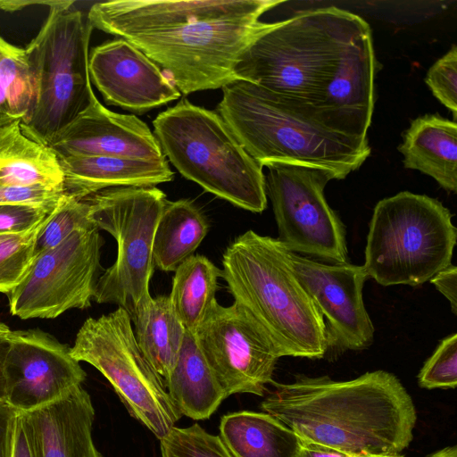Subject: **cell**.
I'll return each instance as SVG.
<instances>
[{
	"label": "cell",
	"instance_id": "cell-1",
	"mask_svg": "<svg viewBox=\"0 0 457 457\" xmlns=\"http://www.w3.org/2000/svg\"><path fill=\"white\" fill-rule=\"evenodd\" d=\"M375 70L370 25L357 14L329 6L261 22L234 73L290 103L370 128Z\"/></svg>",
	"mask_w": 457,
	"mask_h": 457
},
{
	"label": "cell",
	"instance_id": "cell-2",
	"mask_svg": "<svg viewBox=\"0 0 457 457\" xmlns=\"http://www.w3.org/2000/svg\"><path fill=\"white\" fill-rule=\"evenodd\" d=\"M278 0H113L93 4V29L121 37L183 95L222 88Z\"/></svg>",
	"mask_w": 457,
	"mask_h": 457
},
{
	"label": "cell",
	"instance_id": "cell-3",
	"mask_svg": "<svg viewBox=\"0 0 457 457\" xmlns=\"http://www.w3.org/2000/svg\"><path fill=\"white\" fill-rule=\"evenodd\" d=\"M261 409L302 441L357 456H395L413 438L414 403L398 378L375 370L347 381L296 376L274 383Z\"/></svg>",
	"mask_w": 457,
	"mask_h": 457
},
{
	"label": "cell",
	"instance_id": "cell-4",
	"mask_svg": "<svg viewBox=\"0 0 457 457\" xmlns=\"http://www.w3.org/2000/svg\"><path fill=\"white\" fill-rule=\"evenodd\" d=\"M216 112L262 166L267 162L308 165L343 179L370 154L365 125L290 103L246 80L237 79L222 87Z\"/></svg>",
	"mask_w": 457,
	"mask_h": 457
},
{
	"label": "cell",
	"instance_id": "cell-5",
	"mask_svg": "<svg viewBox=\"0 0 457 457\" xmlns=\"http://www.w3.org/2000/svg\"><path fill=\"white\" fill-rule=\"evenodd\" d=\"M285 250L278 238L247 230L225 249L221 277L279 358H324L330 348L325 320L290 269Z\"/></svg>",
	"mask_w": 457,
	"mask_h": 457
},
{
	"label": "cell",
	"instance_id": "cell-6",
	"mask_svg": "<svg viewBox=\"0 0 457 457\" xmlns=\"http://www.w3.org/2000/svg\"><path fill=\"white\" fill-rule=\"evenodd\" d=\"M153 125L162 154L184 178L237 207L256 213L266 209L262 166L216 111L182 99Z\"/></svg>",
	"mask_w": 457,
	"mask_h": 457
},
{
	"label": "cell",
	"instance_id": "cell-7",
	"mask_svg": "<svg viewBox=\"0 0 457 457\" xmlns=\"http://www.w3.org/2000/svg\"><path fill=\"white\" fill-rule=\"evenodd\" d=\"M438 200L409 191L380 200L369 226L364 269L387 287H416L448 267L457 229Z\"/></svg>",
	"mask_w": 457,
	"mask_h": 457
},
{
	"label": "cell",
	"instance_id": "cell-8",
	"mask_svg": "<svg viewBox=\"0 0 457 457\" xmlns=\"http://www.w3.org/2000/svg\"><path fill=\"white\" fill-rule=\"evenodd\" d=\"M73 4L54 0L45 23L24 49L34 75L37 99L21 126L27 136L48 145L95 95L88 71L93 27L80 11L71 10Z\"/></svg>",
	"mask_w": 457,
	"mask_h": 457
},
{
	"label": "cell",
	"instance_id": "cell-9",
	"mask_svg": "<svg viewBox=\"0 0 457 457\" xmlns=\"http://www.w3.org/2000/svg\"><path fill=\"white\" fill-rule=\"evenodd\" d=\"M84 200L89 204L95 225L117 242L116 260L98 278L93 300L117 304L131 319L152 299L149 282L154 270V236L166 195L155 187H120Z\"/></svg>",
	"mask_w": 457,
	"mask_h": 457
},
{
	"label": "cell",
	"instance_id": "cell-10",
	"mask_svg": "<svg viewBox=\"0 0 457 457\" xmlns=\"http://www.w3.org/2000/svg\"><path fill=\"white\" fill-rule=\"evenodd\" d=\"M71 354L100 371L129 415L158 439L181 418L163 378L139 349L130 316L123 308L86 320L76 335Z\"/></svg>",
	"mask_w": 457,
	"mask_h": 457
},
{
	"label": "cell",
	"instance_id": "cell-11",
	"mask_svg": "<svg viewBox=\"0 0 457 457\" xmlns=\"http://www.w3.org/2000/svg\"><path fill=\"white\" fill-rule=\"evenodd\" d=\"M265 192L271 201L278 240L291 252L330 263L347 262L345 228L324 195L334 175L324 169L267 162Z\"/></svg>",
	"mask_w": 457,
	"mask_h": 457
},
{
	"label": "cell",
	"instance_id": "cell-12",
	"mask_svg": "<svg viewBox=\"0 0 457 457\" xmlns=\"http://www.w3.org/2000/svg\"><path fill=\"white\" fill-rule=\"evenodd\" d=\"M99 228L79 229L60 245L35 255L26 275L7 294L10 312L22 320L54 319L91 305L98 279Z\"/></svg>",
	"mask_w": 457,
	"mask_h": 457
},
{
	"label": "cell",
	"instance_id": "cell-13",
	"mask_svg": "<svg viewBox=\"0 0 457 457\" xmlns=\"http://www.w3.org/2000/svg\"><path fill=\"white\" fill-rule=\"evenodd\" d=\"M197 344L227 396H262L279 356L253 318L237 303L214 301L195 334Z\"/></svg>",
	"mask_w": 457,
	"mask_h": 457
},
{
	"label": "cell",
	"instance_id": "cell-14",
	"mask_svg": "<svg viewBox=\"0 0 457 457\" xmlns=\"http://www.w3.org/2000/svg\"><path fill=\"white\" fill-rule=\"evenodd\" d=\"M4 362L5 402L28 413L67 396L87 373L71 347L40 329L12 330Z\"/></svg>",
	"mask_w": 457,
	"mask_h": 457
},
{
	"label": "cell",
	"instance_id": "cell-15",
	"mask_svg": "<svg viewBox=\"0 0 457 457\" xmlns=\"http://www.w3.org/2000/svg\"><path fill=\"white\" fill-rule=\"evenodd\" d=\"M285 255L325 320L329 349L356 351L370 346L374 326L362 298L363 286L369 278L363 265L320 262L287 247Z\"/></svg>",
	"mask_w": 457,
	"mask_h": 457
},
{
	"label": "cell",
	"instance_id": "cell-16",
	"mask_svg": "<svg viewBox=\"0 0 457 457\" xmlns=\"http://www.w3.org/2000/svg\"><path fill=\"white\" fill-rule=\"evenodd\" d=\"M88 71L107 104L130 112L143 113L181 96L158 65L121 37L92 48Z\"/></svg>",
	"mask_w": 457,
	"mask_h": 457
},
{
	"label": "cell",
	"instance_id": "cell-17",
	"mask_svg": "<svg viewBox=\"0 0 457 457\" xmlns=\"http://www.w3.org/2000/svg\"><path fill=\"white\" fill-rule=\"evenodd\" d=\"M49 146L59 159L85 156L166 159L154 134L143 120L133 114L107 109L96 95L88 106L54 136Z\"/></svg>",
	"mask_w": 457,
	"mask_h": 457
},
{
	"label": "cell",
	"instance_id": "cell-18",
	"mask_svg": "<svg viewBox=\"0 0 457 457\" xmlns=\"http://www.w3.org/2000/svg\"><path fill=\"white\" fill-rule=\"evenodd\" d=\"M26 414L34 432L38 457H103L92 436L95 409L89 394L82 386Z\"/></svg>",
	"mask_w": 457,
	"mask_h": 457
},
{
	"label": "cell",
	"instance_id": "cell-19",
	"mask_svg": "<svg viewBox=\"0 0 457 457\" xmlns=\"http://www.w3.org/2000/svg\"><path fill=\"white\" fill-rule=\"evenodd\" d=\"M59 162L63 175V192L78 200L112 187H154L172 180L174 176L166 159L85 156L62 158Z\"/></svg>",
	"mask_w": 457,
	"mask_h": 457
},
{
	"label": "cell",
	"instance_id": "cell-20",
	"mask_svg": "<svg viewBox=\"0 0 457 457\" xmlns=\"http://www.w3.org/2000/svg\"><path fill=\"white\" fill-rule=\"evenodd\" d=\"M457 124L436 114L411 122L398 150L406 169L420 170L449 192L457 191Z\"/></svg>",
	"mask_w": 457,
	"mask_h": 457
},
{
	"label": "cell",
	"instance_id": "cell-21",
	"mask_svg": "<svg viewBox=\"0 0 457 457\" xmlns=\"http://www.w3.org/2000/svg\"><path fill=\"white\" fill-rule=\"evenodd\" d=\"M164 382L180 414L195 420L209 419L228 397L207 363L195 334L187 330L177 361Z\"/></svg>",
	"mask_w": 457,
	"mask_h": 457
},
{
	"label": "cell",
	"instance_id": "cell-22",
	"mask_svg": "<svg viewBox=\"0 0 457 457\" xmlns=\"http://www.w3.org/2000/svg\"><path fill=\"white\" fill-rule=\"evenodd\" d=\"M21 120L0 127V186L63 188L59 159L52 148L27 136Z\"/></svg>",
	"mask_w": 457,
	"mask_h": 457
},
{
	"label": "cell",
	"instance_id": "cell-23",
	"mask_svg": "<svg viewBox=\"0 0 457 457\" xmlns=\"http://www.w3.org/2000/svg\"><path fill=\"white\" fill-rule=\"evenodd\" d=\"M220 436L234 457H295L301 439L266 412L240 411L220 420Z\"/></svg>",
	"mask_w": 457,
	"mask_h": 457
},
{
	"label": "cell",
	"instance_id": "cell-24",
	"mask_svg": "<svg viewBox=\"0 0 457 457\" xmlns=\"http://www.w3.org/2000/svg\"><path fill=\"white\" fill-rule=\"evenodd\" d=\"M208 231L209 222L194 202L167 200L154 236V267L166 272L175 271L194 254Z\"/></svg>",
	"mask_w": 457,
	"mask_h": 457
},
{
	"label": "cell",
	"instance_id": "cell-25",
	"mask_svg": "<svg viewBox=\"0 0 457 457\" xmlns=\"http://www.w3.org/2000/svg\"><path fill=\"white\" fill-rule=\"evenodd\" d=\"M131 321L139 349L164 380L177 361L186 332L171 308L169 297H152L131 318Z\"/></svg>",
	"mask_w": 457,
	"mask_h": 457
},
{
	"label": "cell",
	"instance_id": "cell-26",
	"mask_svg": "<svg viewBox=\"0 0 457 457\" xmlns=\"http://www.w3.org/2000/svg\"><path fill=\"white\" fill-rule=\"evenodd\" d=\"M174 272L171 291L168 295L171 308L184 328L195 334L216 301L221 270L207 257L193 254Z\"/></svg>",
	"mask_w": 457,
	"mask_h": 457
},
{
	"label": "cell",
	"instance_id": "cell-27",
	"mask_svg": "<svg viewBox=\"0 0 457 457\" xmlns=\"http://www.w3.org/2000/svg\"><path fill=\"white\" fill-rule=\"evenodd\" d=\"M36 99V82L25 50L0 36V127L27 120Z\"/></svg>",
	"mask_w": 457,
	"mask_h": 457
},
{
	"label": "cell",
	"instance_id": "cell-28",
	"mask_svg": "<svg viewBox=\"0 0 457 457\" xmlns=\"http://www.w3.org/2000/svg\"><path fill=\"white\" fill-rule=\"evenodd\" d=\"M95 226L87 202L63 194L37 236L35 255L60 245L76 230Z\"/></svg>",
	"mask_w": 457,
	"mask_h": 457
},
{
	"label": "cell",
	"instance_id": "cell-29",
	"mask_svg": "<svg viewBox=\"0 0 457 457\" xmlns=\"http://www.w3.org/2000/svg\"><path fill=\"white\" fill-rule=\"evenodd\" d=\"M160 440L161 457H234L221 437L198 423L173 427Z\"/></svg>",
	"mask_w": 457,
	"mask_h": 457
},
{
	"label": "cell",
	"instance_id": "cell-30",
	"mask_svg": "<svg viewBox=\"0 0 457 457\" xmlns=\"http://www.w3.org/2000/svg\"><path fill=\"white\" fill-rule=\"evenodd\" d=\"M46 220L37 228L28 232L0 234L1 293L7 295L19 285L26 275L35 257L37 236Z\"/></svg>",
	"mask_w": 457,
	"mask_h": 457
},
{
	"label": "cell",
	"instance_id": "cell-31",
	"mask_svg": "<svg viewBox=\"0 0 457 457\" xmlns=\"http://www.w3.org/2000/svg\"><path fill=\"white\" fill-rule=\"evenodd\" d=\"M420 386L427 389L455 388L457 385V334L444 338L418 375Z\"/></svg>",
	"mask_w": 457,
	"mask_h": 457
},
{
	"label": "cell",
	"instance_id": "cell-32",
	"mask_svg": "<svg viewBox=\"0 0 457 457\" xmlns=\"http://www.w3.org/2000/svg\"><path fill=\"white\" fill-rule=\"evenodd\" d=\"M433 95L456 118L457 114V47L452 48L428 70L425 79Z\"/></svg>",
	"mask_w": 457,
	"mask_h": 457
},
{
	"label": "cell",
	"instance_id": "cell-33",
	"mask_svg": "<svg viewBox=\"0 0 457 457\" xmlns=\"http://www.w3.org/2000/svg\"><path fill=\"white\" fill-rule=\"evenodd\" d=\"M56 205L0 204V234H20L34 229Z\"/></svg>",
	"mask_w": 457,
	"mask_h": 457
},
{
	"label": "cell",
	"instance_id": "cell-34",
	"mask_svg": "<svg viewBox=\"0 0 457 457\" xmlns=\"http://www.w3.org/2000/svg\"><path fill=\"white\" fill-rule=\"evenodd\" d=\"M63 194L48 186H0V204L55 205Z\"/></svg>",
	"mask_w": 457,
	"mask_h": 457
},
{
	"label": "cell",
	"instance_id": "cell-35",
	"mask_svg": "<svg viewBox=\"0 0 457 457\" xmlns=\"http://www.w3.org/2000/svg\"><path fill=\"white\" fill-rule=\"evenodd\" d=\"M19 412L0 401V457H13Z\"/></svg>",
	"mask_w": 457,
	"mask_h": 457
},
{
	"label": "cell",
	"instance_id": "cell-36",
	"mask_svg": "<svg viewBox=\"0 0 457 457\" xmlns=\"http://www.w3.org/2000/svg\"><path fill=\"white\" fill-rule=\"evenodd\" d=\"M13 457H38L34 432L26 413H19Z\"/></svg>",
	"mask_w": 457,
	"mask_h": 457
},
{
	"label": "cell",
	"instance_id": "cell-37",
	"mask_svg": "<svg viewBox=\"0 0 457 457\" xmlns=\"http://www.w3.org/2000/svg\"><path fill=\"white\" fill-rule=\"evenodd\" d=\"M430 282L450 302L452 312L457 313V268L450 264L437 272Z\"/></svg>",
	"mask_w": 457,
	"mask_h": 457
},
{
	"label": "cell",
	"instance_id": "cell-38",
	"mask_svg": "<svg viewBox=\"0 0 457 457\" xmlns=\"http://www.w3.org/2000/svg\"><path fill=\"white\" fill-rule=\"evenodd\" d=\"M295 457H357L317 444L301 440V446ZM374 457V456H372Z\"/></svg>",
	"mask_w": 457,
	"mask_h": 457
},
{
	"label": "cell",
	"instance_id": "cell-39",
	"mask_svg": "<svg viewBox=\"0 0 457 457\" xmlns=\"http://www.w3.org/2000/svg\"><path fill=\"white\" fill-rule=\"evenodd\" d=\"M10 328L0 321V401L5 400L4 362L10 345Z\"/></svg>",
	"mask_w": 457,
	"mask_h": 457
},
{
	"label": "cell",
	"instance_id": "cell-40",
	"mask_svg": "<svg viewBox=\"0 0 457 457\" xmlns=\"http://www.w3.org/2000/svg\"><path fill=\"white\" fill-rule=\"evenodd\" d=\"M54 0L52 1H26V0H9V1H0V9L6 12H15L21 10L31 4H46L51 6Z\"/></svg>",
	"mask_w": 457,
	"mask_h": 457
},
{
	"label": "cell",
	"instance_id": "cell-41",
	"mask_svg": "<svg viewBox=\"0 0 457 457\" xmlns=\"http://www.w3.org/2000/svg\"><path fill=\"white\" fill-rule=\"evenodd\" d=\"M427 457H457V447L456 445L447 446Z\"/></svg>",
	"mask_w": 457,
	"mask_h": 457
},
{
	"label": "cell",
	"instance_id": "cell-42",
	"mask_svg": "<svg viewBox=\"0 0 457 457\" xmlns=\"http://www.w3.org/2000/svg\"><path fill=\"white\" fill-rule=\"evenodd\" d=\"M374 457H403L402 455H395V456H374Z\"/></svg>",
	"mask_w": 457,
	"mask_h": 457
}]
</instances>
